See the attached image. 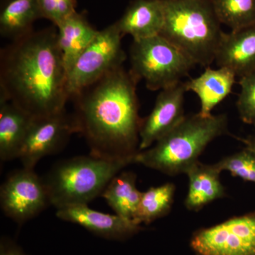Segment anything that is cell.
Returning <instances> with one entry per match:
<instances>
[{"label": "cell", "mask_w": 255, "mask_h": 255, "mask_svg": "<svg viewBox=\"0 0 255 255\" xmlns=\"http://www.w3.org/2000/svg\"><path fill=\"white\" fill-rule=\"evenodd\" d=\"M68 73L55 27L11 41L0 54V101L12 102L32 117L65 110Z\"/></svg>", "instance_id": "6da1fadb"}, {"label": "cell", "mask_w": 255, "mask_h": 255, "mask_svg": "<svg viewBox=\"0 0 255 255\" xmlns=\"http://www.w3.org/2000/svg\"><path fill=\"white\" fill-rule=\"evenodd\" d=\"M137 81L123 66L114 69L71 98L73 114L90 155L135 163L140 124Z\"/></svg>", "instance_id": "7a4b0ae2"}, {"label": "cell", "mask_w": 255, "mask_h": 255, "mask_svg": "<svg viewBox=\"0 0 255 255\" xmlns=\"http://www.w3.org/2000/svg\"><path fill=\"white\" fill-rule=\"evenodd\" d=\"M227 131L225 114L204 117L199 113L185 117L149 148L139 151L135 163L169 176L186 174L199 161L206 146Z\"/></svg>", "instance_id": "3957f363"}, {"label": "cell", "mask_w": 255, "mask_h": 255, "mask_svg": "<svg viewBox=\"0 0 255 255\" xmlns=\"http://www.w3.org/2000/svg\"><path fill=\"white\" fill-rule=\"evenodd\" d=\"M162 1L164 18L159 35L195 65L207 68L215 61L223 33L211 0Z\"/></svg>", "instance_id": "277c9868"}, {"label": "cell", "mask_w": 255, "mask_h": 255, "mask_svg": "<svg viewBox=\"0 0 255 255\" xmlns=\"http://www.w3.org/2000/svg\"><path fill=\"white\" fill-rule=\"evenodd\" d=\"M129 160H109L92 155L76 156L55 164L43 178L50 204L56 209L88 205L102 196L105 188Z\"/></svg>", "instance_id": "5b68a950"}, {"label": "cell", "mask_w": 255, "mask_h": 255, "mask_svg": "<svg viewBox=\"0 0 255 255\" xmlns=\"http://www.w3.org/2000/svg\"><path fill=\"white\" fill-rule=\"evenodd\" d=\"M130 73L137 82L143 81L151 91L162 90L182 82L191 68L192 60L167 39L158 35L133 40L130 48Z\"/></svg>", "instance_id": "8992f818"}, {"label": "cell", "mask_w": 255, "mask_h": 255, "mask_svg": "<svg viewBox=\"0 0 255 255\" xmlns=\"http://www.w3.org/2000/svg\"><path fill=\"white\" fill-rule=\"evenodd\" d=\"M122 37L117 21L97 32L68 74L70 98L114 69L123 66L127 55L122 48Z\"/></svg>", "instance_id": "52a82bcc"}, {"label": "cell", "mask_w": 255, "mask_h": 255, "mask_svg": "<svg viewBox=\"0 0 255 255\" xmlns=\"http://www.w3.org/2000/svg\"><path fill=\"white\" fill-rule=\"evenodd\" d=\"M191 247L198 255H255V212L199 230Z\"/></svg>", "instance_id": "ba28073f"}, {"label": "cell", "mask_w": 255, "mask_h": 255, "mask_svg": "<svg viewBox=\"0 0 255 255\" xmlns=\"http://www.w3.org/2000/svg\"><path fill=\"white\" fill-rule=\"evenodd\" d=\"M0 205L7 217L22 224L51 204L43 178L34 169L23 167L13 172L1 184Z\"/></svg>", "instance_id": "9c48e42d"}, {"label": "cell", "mask_w": 255, "mask_h": 255, "mask_svg": "<svg viewBox=\"0 0 255 255\" xmlns=\"http://www.w3.org/2000/svg\"><path fill=\"white\" fill-rule=\"evenodd\" d=\"M79 132L74 115L66 110L59 113L33 117L20 152L23 167L34 169L40 160L65 147L74 133Z\"/></svg>", "instance_id": "30bf717a"}, {"label": "cell", "mask_w": 255, "mask_h": 255, "mask_svg": "<svg viewBox=\"0 0 255 255\" xmlns=\"http://www.w3.org/2000/svg\"><path fill=\"white\" fill-rule=\"evenodd\" d=\"M184 82L161 90L150 114L140 124L139 151L149 148L161 137L170 132L185 118Z\"/></svg>", "instance_id": "8fae6325"}, {"label": "cell", "mask_w": 255, "mask_h": 255, "mask_svg": "<svg viewBox=\"0 0 255 255\" xmlns=\"http://www.w3.org/2000/svg\"><path fill=\"white\" fill-rule=\"evenodd\" d=\"M56 216L64 221L79 225L94 234L107 239H126L141 230V226L132 220L116 214L100 212L88 205L68 206L57 209Z\"/></svg>", "instance_id": "7c38bea8"}, {"label": "cell", "mask_w": 255, "mask_h": 255, "mask_svg": "<svg viewBox=\"0 0 255 255\" xmlns=\"http://www.w3.org/2000/svg\"><path fill=\"white\" fill-rule=\"evenodd\" d=\"M215 62L219 68L229 69L240 78L255 72V25L223 32Z\"/></svg>", "instance_id": "4fadbf2b"}, {"label": "cell", "mask_w": 255, "mask_h": 255, "mask_svg": "<svg viewBox=\"0 0 255 255\" xmlns=\"http://www.w3.org/2000/svg\"><path fill=\"white\" fill-rule=\"evenodd\" d=\"M164 8L159 0H135L117 21L122 34L133 40L158 36L164 24Z\"/></svg>", "instance_id": "5bb4252c"}, {"label": "cell", "mask_w": 255, "mask_h": 255, "mask_svg": "<svg viewBox=\"0 0 255 255\" xmlns=\"http://www.w3.org/2000/svg\"><path fill=\"white\" fill-rule=\"evenodd\" d=\"M236 77L229 69L207 67L201 75L184 85L187 92H194L199 97L201 103L199 114L209 117L215 107L231 93Z\"/></svg>", "instance_id": "9a60e30c"}, {"label": "cell", "mask_w": 255, "mask_h": 255, "mask_svg": "<svg viewBox=\"0 0 255 255\" xmlns=\"http://www.w3.org/2000/svg\"><path fill=\"white\" fill-rule=\"evenodd\" d=\"M33 117L9 101H0V159H18Z\"/></svg>", "instance_id": "2e32d148"}, {"label": "cell", "mask_w": 255, "mask_h": 255, "mask_svg": "<svg viewBox=\"0 0 255 255\" xmlns=\"http://www.w3.org/2000/svg\"><path fill=\"white\" fill-rule=\"evenodd\" d=\"M220 174L214 164H204L199 161L187 171L189 190L185 200L187 209L199 211L209 203L226 196Z\"/></svg>", "instance_id": "e0dca14e"}, {"label": "cell", "mask_w": 255, "mask_h": 255, "mask_svg": "<svg viewBox=\"0 0 255 255\" xmlns=\"http://www.w3.org/2000/svg\"><path fill=\"white\" fill-rule=\"evenodd\" d=\"M58 43L67 73L97 35V30L82 14L76 12L56 26Z\"/></svg>", "instance_id": "ac0fdd59"}, {"label": "cell", "mask_w": 255, "mask_h": 255, "mask_svg": "<svg viewBox=\"0 0 255 255\" xmlns=\"http://www.w3.org/2000/svg\"><path fill=\"white\" fill-rule=\"evenodd\" d=\"M42 18L37 0H4L0 11V34L11 41L33 31V24Z\"/></svg>", "instance_id": "d6986e66"}, {"label": "cell", "mask_w": 255, "mask_h": 255, "mask_svg": "<svg viewBox=\"0 0 255 255\" xmlns=\"http://www.w3.org/2000/svg\"><path fill=\"white\" fill-rule=\"evenodd\" d=\"M136 174L120 172L110 181L102 196L116 214L133 220L141 198L136 187Z\"/></svg>", "instance_id": "ffe728a7"}, {"label": "cell", "mask_w": 255, "mask_h": 255, "mask_svg": "<svg viewBox=\"0 0 255 255\" xmlns=\"http://www.w3.org/2000/svg\"><path fill=\"white\" fill-rule=\"evenodd\" d=\"M175 186L167 183L150 187L142 192L136 214L132 221L136 224H150L168 214L173 204Z\"/></svg>", "instance_id": "44dd1931"}, {"label": "cell", "mask_w": 255, "mask_h": 255, "mask_svg": "<svg viewBox=\"0 0 255 255\" xmlns=\"http://www.w3.org/2000/svg\"><path fill=\"white\" fill-rule=\"evenodd\" d=\"M220 23L231 31L255 25V0H211Z\"/></svg>", "instance_id": "7402d4cb"}, {"label": "cell", "mask_w": 255, "mask_h": 255, "mask_svg": "<svg viewBox=\"0 0 255 255\" xmlns=\"http://www.w3.org/2000/svg\"><path fill=\"white\" fill-rule=\"evenodd\" d=\"M220 172L228 171L234 177L255 184V152L246 147L244 150L227 156L214 164Z\"/></svg>", "instance_id": "603a6c76"}, {"label": "cell", "mask_w": 255, "mask_h": 255, "mask_svg": "<svg viewBox=\"0 0 255 255\" xmlns=\"http://www.w3.org/2000/svg\"><path fill=\"white\" fill-rule=\"evenodd\" d=\"M237 108L241 120L255 127V71L242 77Z\"/></svg>", "instance_id": "cb8c5ba5"}, {"label": "cell", "mask_w": 255, "mask_h": 255, "mask_svg": "<svg viewBox=\"0 0 255 255\" xmlns=\"http://www.w3.org/2000/svg\"><path fill=\"white\" fill-rule=\"evenodd\" d=\"M42 15V18H47L55 26H58L65 18L69 17L76 11L75 0H37Z\"/></svg>", "instance_id": "d4e9b609"}, {"label": "cell", "mask_w": 255, "mask_h": 255, "mask_svg": "<svg viewBox=\"0 0 255 255\" xmlns=\"http://www.w3.org/2000/svg\"><path fill=\"white\" fill-rule=\"evenodd\" d=\"M0 255H26L18 246L9 240H1Z\"/></svg>", "instance_id": "484cf974"}, {"label": "cell", "mask_w": 255, "mask_h": 255, "mask_svg": "<svg viewBox=\"0 0 255 255\" xmlns=\"http://www.w3.org/2000/svg\"><path fill=\"white\" fill-rule=\"evenodd\" d=\"M243 143L246 145V147L251 149L255 152V137H249L248 138H239Z\"/></svg>", "instance_id": "4316f807"}, {"label": "cell", "mask_w": 255, "mask_h": 255, "mask_svg": "<svg viewBox=\"0 0 255 255\" xmlns=\"http://www.w3.org/2000/svg\"><path fill=\"white\" fill-rule=\"evenodd\" d=\"M159 1H172V0H159Z\"/></svg>", "instance_id": "83f0119b"}]
</instances>
